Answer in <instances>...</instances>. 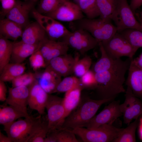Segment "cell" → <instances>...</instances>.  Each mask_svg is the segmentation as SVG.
Listing matches in <instances>:
<instances>
[{"label":"cell","instance_id":"obj_1","mask_svg":"<svg viewBox=\"0 0 142 142\" xmlns=\"http://www.w3.org/2000/svg\"><path fill=\"white\" fill-rule=\"evenodd\" d=\"M118 59L115 64L108 70L95 73L97 92L99 99H115L119 94L125 93L124 84L125 75L128 70L131 59Z\"/></svg>","mask_w":142,"mask_h":142},{"label":"cell","instance_id":"obj_2","mask_svg":"<svg viewBox=\"0 0 142 142\" xmlns=\"http://www.w3.org/2000/svg\"><path fill=\"white\" fill-rule=\"evenodd\" d=\"M112 99L94 100L87 98L65 119L62 128L73 129L84 127L94 116L103 104L114 100Z\"/></svg>","mask_w":142,"mask_h":142},{"label":"cell","instance_id":"obj_3","mask_svg":"<svg viewBox=\"0 0 142 142\" xmlns=\"http://www.w3.org/2000/svg\"><path fill=\"white\" fill-rule=\"evenodd\" d=\"M70 27L73 31L81 29L90 33L99 42H105L117 32L116 28L110 21L100 18L89 19L85 17L70 22Z\"/></svg>","mask_w":142,"mask_h":142},{"label":"cell","instance_id":"obj_4","mask_svg":"<svg viewBox=\"0 0 142 142\" xmlns=\"http://www.w3.org/2000/svg\"><path fill=\"white\" fill-rule=\"evenodd\" d=\"M41 115L29 116L4 126V130L12 142H27L41 122Z\"/></svg>","mask_w":142,"mask_h":142},{"label":"cell","instance_id":"obj_5","mask_svg":"<svg viewBox=\"0 0 142 142\" xmlns=\"http://www.w3.org/2000/svg\"><path fill=\"white\" fill-rule=\"evenodd\" d=\"M123 129L117 128L112 124H108L94 129L79 127L74 129L72 130L84 142H113Z\"/></svg>","mask_w":142,"mask_h":142},{"label":"cell","instance_id":"obj_6","mask_svg":"<svg viewBox=\"0 0 142 142\" xmlns=\"http://www.w3.org/2000/svg\"><path fill=\"white\" fill-rule=\"evenodd\" d=\"M134 14L127 0H117L111 18L115 24L117 32L128 29H136L142 32V27Z\"/></svg>","mask_w":142,"mask_h":142},{"label":"cell","instance_id":"obj_7","mask_svg":"<svg viewBox=\"0 0 142 142\" xmlns=\"http://www.w3.org/2000/svg\"><path fill=\"white\" fill-rule=\"evenodd\" d=\"M101 43L107 54L114 59L123 57L132 59L138 49L132 46L123 36L118 32L108 40Z\"/></svg>","mask_w":142,"mask_h":142},{"label":"cell","instance_id":"obj_8","mask_svg":"<svg viewBox=\"0 0 142 142\" xmlns=\"http://www.w3.org/2000/svg\"><path fill=\"white\" fill-rule=\"evenodd\" d=\"M63 41L82 54L95 48L99 42L89 32L79 29L71 32Z\"/></svg>","mask_w":142,"mask_h":142},{"label":"cell","instance_id":"obj_9","mask_svg":"<svg viewBox=\"0 0 142 142\" xmlns=\"http://www.w3.org/2000/svg\"><path fill=\"white\" fill-rule=\"evenodd\" d=\"M63 100V98L49 94L45 106L48 132L62 127L65 113Z\"/></svg>","mask_w":142,"mask_h":142},{"label":"cell","instance_id":"obj_10","mask_svg":"<svg viewBox=\"0 0 142 142\" xmlns=\"http://www.w3.org/2000/svg\"><path fill=\"white\" fill-rule=\"evenodd\" d=\"M32 15L45 31L48 38L57 40L63 38L71 32L58 21L48 16L42 14L33 9Z\"/></svg>","mask_w":142,"mask_h":142},{"label":"cell","instance_id":"obj_11","mask_svg":"<svg viewBox=\"0 0 142 142\" xmlns=\"http://www.w3.org/2000/svg\"><path fill=\"white\" fill-rule=\"evenodd\" d=\"M120 100H114L105 106L98 115L94 116L84 127L92 129L102 125L112 124L118 118L123 115L120 108Z\"/></svg>","mask_w":142,"mask_h":142},{"label":"cell","instance_id":"obj_12","mask_svg":"<svg viewBox=\"0 0 142 142\" xmlns=\"http://www.w3.org/2000/svg\"><path fill=\"white\" fill-rule=\"evenodd\" d=\"M83 14L77 4L68 0H61L55 10L44 15L57 21L71 22L84 18Z\"/></svg>","mask_w":142,"mask_h":142},{"label":"cell","instance_id":"obj_13","mask_svg":"<svg viewBox=\"0 0 142 142\" xmlns=\"http://www.w3.org/2000/svg\"><path fill=\"white\" fill-rule=\"evenodd\" d=\"M124 101L120 105L123 116L124 123L129 124L133 119L138 118L142 114V101L135 96L127 87Z\"/></svg>","mask_w":142,"mask_h":142},{"label":"cell","instance_id":"obj_14","mask_svg":"<svg viewBox=\"0 0 142 142\" xmlns=\"http://www.w3.org/2000/svg\"><path fill=\"white\" fill-rule=\"evenodd\" d=\"M38 49L43 55L47 66L52 59L67 54L69 46L63 40H53L47 37L40 43Z\"/></svg>","mask_w":142,"mask_h":142},{"label":"cell","instance_id":"obj_15","mask_svg":"<svg viewBox=\"0 0 142 142\" xmlns=\"http://www.w3.org/2000/svg\"><path fill=\"white\" fill-rule=\"evenodd\" d=\"M8 94L5 104L12 106L29 115L27 107L29 94L28 87L25 86L8 87Z\"/></svg>","mask_w":142,"mask_h":142},{"label":"cell","instance_id":"obj_16","mask_svg":"<svg viewBox=\"0 0 142 142\" xmlns=\"http://www.w3.org/2000/svg\"><path fill=\"white\" fill-rule=\"evenodd\" d=\"M35 2L17 0L13 7L6 15V18L25 28L28 24L29 14L34 8Z\"/></svg>","mask_w":142,"mask_h":142},{"label":"cell","instance_id":"obj_17","mask_svg":"<svg viewBox=\"0 0 142 142\" xmlns=\"http://www.w3.org/2000/svg\"><path fill=\"white\" fill-rule=\"evenodd\" d=\"M28 88V105L31 109L37 111L40 115L44 114L49 94L41 87L38 80Z\"/></svg>","mask_w":142,"mask_h":142},{"label":"cell","instance_id":"obj_18","mask_svg":"<svg viewBox=\"0 0 142 142\" xmlns=\"http://www.w3.org/2000/svg\"><path fill=\"white\" fill-rule=\"evenodd\" d=\"M79 59L78 55L74 57L67 54L52 59L48 65L62 77H65L73 73L74 66Z\"/></svg>","mask_w":142,"mask_h":142},{"label":"cell","instance_id":"obj_19","mask_svg":"<svg viewBox=\"0 0 142 142\" xmlns=\"http://www.w3.org/2000/svg\"><path fill=\"white\" fill-rule=\"evenodd\" d=\"M133 59L131 60L125 84L135 96L142 99V69L135 65Z\"/></svg>","mask_w":142,"mask_h":142},{"label":"cell","instance_id":"obj_20","mask_svg":"<svg viewBox=\"0 0 142 142\" xmlns=\"http://www.w3.org/2000/svg\"><path fill=\"white\" fill-rule=\"evenodd\" d=\"M47 36L44 29L36 21L28 24L24 28L21 37V40L30 44H39L47 38Z\"/></svg>","mask_w":142,"mask_h":142},{"label":"cell","instance_id":"obj_21","mask_svg":"<svg viewBox=\"0 0 142 142\" xmlns=\"http://www.w3.org/2000/svg\"><path fill=\"white\" fill-rule=\"evenodd\" d=\"M40 75L38 82L48 94L54 93L56 88L62 80V76L49 65Z\"/></svg>","mask_w":142,"mask_h":142},{"label":"cell","instance_id":"obj_22","mask_svg":"<svg viewBox=\"0 0 142 142\" xmlns=\"http://www.w3.org/2000/svg\"><path fill=\"white\" fill-rule=\"evenodd\" d=\"M39 44H30L22 40L13 42L10 61L13 63H23L27 57L37 49Z\"/></svg>","mask_w":142,"mask_h":142},{"label":"cell","instance_id":"obj_23","mask_svg":"<svg viewBox=\"0 0 142 142\" xmlns=\"http://www.w3.org/2000/svg\"><path fill=\"white\" fill-rule=\"evenodd\" d=\"M83 89V87L80 85L65 93L63 100L65 110V119L79 104L81 101V91Z\"/></svg>","mask_w":142,"mask_h":142},{"label":"cell","instance_id":"obj_24","mask_svg":"<svg viewBox=\"0 0 142 142\" xmlns=\"http://www.w3.org/2000/svg\"><path fill=\"white\" fill-rule=\"evenodd\" d=\"M23 28L16 22L6 18L0 21V35L8 39L15 40L21 37Z\"/></svg>","mask_w":142,"mask_h":142},{"label":"cell","instance_id":"obj_25","mask_svg":"<svg viewBox=\"0 0 142 142\" xmlns=\"http://www.w3.org/2000/svg\"><path fill=\"white\" fill-rule=\"evenodd\" d=\"M29 116L11 105L5 103L0 105V124L3 126Z\"/></svg>","mask_w":142,"mask_h":142},{"label":"cell","instance_id":"obj_26","mask_svg":"<svg viewBox=\"0 0 142 142\" xmlns=\"http://www.w3.org/2000/svg\"><path fill=\"white\" fill-rule=\"evenodd\" d=\"M71 129L61 128L48 132L44 142H78Z\"/></svg>","mask_w":142,"mask_h":142},{"label":"cell","instance_id":"obj_27","mask_svg":"<svg viewBox=\"0 0 142 142\" xmlns=\"http://www.w3.org/2000/svg\"><path fill=\"white\" fill-rule=\"evenodd\" d=\"M26 69L24 63H9L4 67L0 73V80L4 82L12 81L24 73Z\"/></svg>","mask_w":142,"mask_h":142},{"label":"cell","instance_id":"obj_28","mask_svg":"<svg viewBox=\"0 0 142 142\" xmlns=\"http://www.w3.org/2000/svg\"><path fill=\"white\" fill-rule=\"evenodd\" d=\"M98 46L101 57L93 65L92 70L95 73L109 70L114 65L118 59H114L110 57L106 52L101 42H99Z\"/></svg>","mask_w":142,"mask_h":142},{"label":"cell","instance_id":"obj_29","mask_svg":"<svg viewBox=\"0 0 142 142\" xmlns=\"http://www.w3.org/2000/svg\"><path fill=\"white\" fill-rule=\"evenodd\" d=\"M100 18L110 21L116 6L117 0H96Z\"/></svg>","mask_w":142,"mask_h":142},{"label":"cell","instance_id":"obj_30","mask_svg":"<svg viewBox=\"0 0 142 142\" xmlns=\"http://www.w3.org/2000/svg\"><path fill=\"white\" fill-rule=\"evenodd\" d=\"M13 43L0 35V73L10 61Z\"/></svg>","mask_w":142,"mask_h":142},{"label":"cell","instance_id":"obj_31","mask_svg":"<svg viewBox=\"0 0 142 142\" xmlns=\"http://www.w3.org/2000/svg\"><path fill=\"white\" fill-rule=\"evenodd\" d=\"M138 118L135 119L125 128H123L120 134L113 142H136L135 132L138 125Z\"/></svg>","mask_w":142,"mask_h":142},{"label":"cell","instance_id":"obj_32","mask_svg":"<svg viewBox=\"0 0 142 142\" xmlns=\"http://www.w3.org/2000/svg\"><path fill=\"white\" fill-rule=\"evenodd\" d=\"M77 4L87 18L94 19L99 16L96 0H78Z\"/></svg>","mask_w":142,"mask_h":142},{"label":"cell","instance_id":"obj_33","mask_svg":"<svg viewBox=\"0 0 142 142\" xmlns=\"http://www.w3.org/2000/svg\"><path fill=\"white\" fill-rule=\"evenodd\" d=\"M48 131L47 119L42 120L28 139L27 142H44Z\"/></svg>","mask_w":142,"mask_h":142},{"label":"cell","instance_id":"obj_34","mask_svg":"<svg viewBox=\"0 0 142 142\" xmlns=\"http://www.w3.org/2000/svg\"><path fill=\"white\" fill-rule=\"evenodd\" d=\"M80 85L82 86L78 78L75 76H67L62 79L57 85L55 93H65Z\"/></svg>","mask_w":142,"mask_h":142},{"label":"cell","instance_id":"obj_35","mask_svg":"<svg viewBox=\"0 0 142 142\" xmlns=\"http://www.w3.org/2000/svg\"><path fill=\"white\" fill-rule=\"evenodd\" d=\"M123 36L133 47L142 48V32L136 29H128L119 32Z\"/></svg>","mask_w":142,"mask_h":142},{"label":"cell","instance_id":"obj_36","mask_svg":"<svg viewBox=\"0 0 142 142\" xmlns=\"http://www.w3.org/2000/svg\"><path fill=\"white\" fill-rule=\"evenodd\" d=\"M92 63V60L89 56H86L79 59L74 64L73 73L75 76L80 78L90 70Z\"/></svg>","mask_w":142,"mask_h":142},{"label":"cell","instance_id":"obj_37","mask_svg":"<svg viewBox=\"0 0 142 142\" xmlns=\"http://www.w3.org/2000/svg\"><path fill=\"white\" fill-rule=\"evenodd\" d=\"M37 80L36 75L35 74L31 72L24 73L11 81L12 87L20 86L28 87Z\"/></svg>","mask_w":142,"mask_h":142},{"label":"cell","instance_id":"obj_38","mask_svg":"<svg viewBox=\"0 0 142 142\" xmlns=\"http://www.w3.org/2000/svg\"><path fill=\"white\" fill-rule=\"evenodd\" d=\"M61 0H41L37 11L40 13L45 15L55 10Z\"/></svg>","mask_w":142,"mask_h":142},{"label":"cell","instance_id":"obj_39","mask_svg":"<svg viewBox=\"0 0 142 142\" xmlns=\"http://www.w3.org/2000/svg\"><path fill=\"white\" fill-rule=\"evenodd\" d=\"M29 61L31 66L34 70L47 66L43 55L38 49L30 56Z\"/></svg>","mask_w":142,"mask_h":142},{"label":"cell","instance_id":"obj_40","mask_svg":"<svg viewBox=\"0 0 142 142\" xmlns=\"http://www.w3.org/2000/svg\"><path fill=\"white\" fill-rule=\"evenodd\" d=\"M81 84L85 88L95 89L97 83L95 73L92 70H89L79 78Z\"/></svg>","mask_w":142,"mask_h":142},{"label":"cell","instance_id":"obj_41","mask_svg":"<svg viewBox=\"0 0 142 142\" xmlns=\"http://www.w3.org/2000/svg\"><path fill=\"white\" fill-rule=\"evenodd\" d=\"M2 8L1 14L6 16L7 14L13 7L16 1L15 0H0Z\"/></svg>","mask_w":142,"mask_h":142},{"label":"cell","instance_id":"obj_42","mask_svg":"<svg viewBox=\"0 0 142 142\" xmlns=\"http://www.w3.org/2000/svg\"><path fill=\"white\" fill-rule=\"evenodd\" d=\"M7 89L5 82L0 80V101H5L6 98Z\"/></svg>","mask_w":142,"mask_h":142},{"label":"cell","instance_id":"obj_43","mask_svg":"<svg viewBox=\"0 0 142 142\" xmlns=\"http://www.w3.org/2000/svg\"><path fill=\"white\" fill-rule=\"evenodd\" d=\"M129 5L134 13L136 9L142 5V0H131Z\"/></svg>","mask_w":142,"mask_h":142},{"label":"cell","instance_id":"obj_44","mask_svg":"<svg viewBox=\"0 0 142 142\" xmlns=\"http://www.w3.org/2000/svg\"><path fill=\"white\" fill-rule=\"evenodd\" d=\"M134 63L138 67L142 69V52L139 56L134 59H133Z\"/></svg>","mask_w":142,"mask_h":142},{"label":"cell","instance_id":"obj_45","mask_svg":"<svg viewBox=\"0 0 142 142\" xmlns=\"http://www.w3.org/2000/svg\"><path fill=\"white\" fill-rule=\"evenodd\" d=\"M0 142H12L11 139L7 136L3 134L0 131Z\"/></svg>","mask_w":142,"mask_h":142},{"label":"cell","instance_id":"obj_46","mask_svg":"<svg viewBox=\"0 0 142 142\" xmlns=\"http://www.w3.org/2000/svg\"><path fill=\"white\" fill-rule=\"evenodd\" d=\"M140 137L142 139V119L140 120Z\"/></svg>","mask_w":142,"mask_h":142},{"label":"cell","instance_id":"obj_47","mask_svg":"<svg viewBox=\"0 0 142 142\" xmlns=\"http://www.w3.org/2000/svg\"><path fill=\"white\" fill-rule=\"evenodd\" d=\"M137 18L139 22L140 23L142 27V19L138 15H137Z\"/></svg>","mask_w":142,"mask_h":142},{"label":"cell","instance_id":"obj_48","mask_svg":"<svg viewBox=\"0 0 142 142\" xmlns=\"http://www.w3.org/2000/svg\"><path fill=\"white\" fill-rule=\"evenodd\" d=\"M24 0L25 1H33L34 2H35L36 1H37V0Z\"/></svg>","mask_w":142,"mask_h":142},{"label":"cell","instance_id":"obj_49","mask_svg":"<svg viewBox=\"0 0 142 142\" xmlns=\"http://www.w3.org/2000/svg\"><path fill=\"white\" fill-rule=\"evenodd\" d=\"M140 16H139L140 17L141 19H142V11L141 12L140 14Z\"/></svg>","mask_w":142,"mask_h":142},{"label":"cell","instance_id":"obj_50","mask_svg":"<svg viewBox=\"0 0 142 142\" xmlns=\"http://www.w3.org/2000/svg\"></svg>","mask_w":142,"mask_h":142}]
</instances>
